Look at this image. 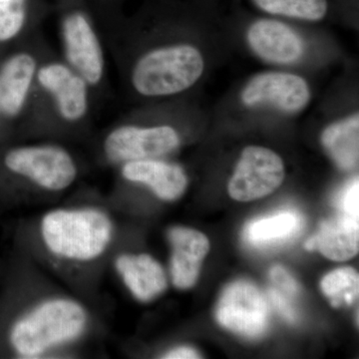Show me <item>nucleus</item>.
<instances>
[{
	"label": "nucleus",
	"mask_w": 359,
	"mask_h": 359,
	"mask_svg": "<svg viewBox=\"0 0 359 359\" xmlns=\"http://www.w3.org/2000/svg\"><path fill=\"white\" fill-rule=\"evenodd\" d=\"M98 102L93 89L51 49L40 63L20 133L60 140L90 128Z\"/></svg>",
	"instance_id": "obj_1"
},
{
	"label": "nucleus",
	"mask_w": 359,
	"mask_h": 359,
	"mask_svg": "<svg viewBox=\"0 0 359 359\" xmlns=\"http://www.w3.org/2000/svg\"><path fill=\"white\" fill-rule=\"evenodd\" d=\"M88 325V311L70 297H50L27 309L0 299V356L42 358L80 339Z\"/></svg>",
	"instance_id": "obj_2"
},
{
	"label": "nucleus",
	"mask_w": 359,
	"mask_h": 359,
	"mask_svg": "<svg viewBox=\"0 0 359 359\" xmlns=\"http://www.w3.org/2000/svg\"><path fill=\"white\" fill-rule=\"evenodd\" d=\"M79 175L77 158L60 142L0 145V203H11L26 189L65 192Z\"/></svg>",
	"instance_id": "obj_3"
},
{
	"label": "nucleus",
	"mask_w": 359,
	"mask_h": 359,
	"mask_svg": "<svg viewBox=\"0 0 359 359\" xmlns=\"http://www.w3.org/2000/svg\"><path fill=\"white\" fill-rule=\"evenodd\" d=\"M113 62L130 91L142 98L178 95L191 88L204 70L202 54L187 43L159 45Z\"/></svg>",
	"instance_id": "obj_4"
},
{
	"label": "nucleus",
	"mask_w": 359,
	"mask_h": 359,
	"mask_svg": "<svg viewBox=\"0 0 359 359\" xmlns=\"http://www.w3.org/2000/svg\"><path fill=\"white\" fill-rule=\"evenodd\" d=\"M114 231L109 215L93 207L52 210L39 224L40 238L49 254L77 264L102 257L113 241Z\"/></svg>",
	"instance_id": "obj_5"
},
{
	"label": "nucleus",
	"mask_w": 359,
	"mask_h": 359,
	"mask_svg": "<svg viewBox=\"0 0 359 359\" xmlns=\"http://www.w3.org/2000/svg\"><path fill=\"white\" fill-rule=\"evenodd\" d=\"M61 58L86 80L97 98L108 91V50L105 37L84 6L70 4L59 16Z\"/></svg>",
	"instance_id": "obj_6"
},
{
	"label": "nucleus",
	"mask_w": 359,
	"mask_h": 359,
	"mask_svg": "<svg viewBox=\"0 0 359 359\" xmlns=\"http://www.w3.org/2000/svg\"><path fill=\"white\" fill-rule=\"evenodd\" d=\"M51 49L39 32L0 59V145L20 131L37 70Z\"/></svg>",
	"instance_id": "obj_7"
},
{
	"label": "nucleus",
	"mask_w": 359,
	"mask_h": 359,
	"mask_svg": "<svg viewBox=\"0 0 359 359\" xmlns=\"http://www.w3.org/2000/svg\"><path fill=\"white\" fill-rule=\"evenodd\" d=\"M181 144L178 130L170 124H142L123 119L104 131L99 154L106 164L117 167L130 161L160 159Z\"/></svg>",
	"instance_id": "obj_8"
},
{
	"label": "nucleus",
	"mask_w": 359,
	"mask_h": 359,
	"mask_svg": "<svg viewBox=\"0 0 359 359\" xmlns=\"http://www.w3.org/2000/svg\"><path fill=\"white\" fill-rule=\"evenodd\" d=\"M269 313V304L263 292L244 280L226 287L216 309V318L222 327L249 339L266 334Z\"/></svg>",
	"instance_id": "obj_9"
},
{
	"label": "nucleus",
	"mask_w": 359,
	"mask_h": 359,
	"mask_svg": "<svg viewBox=\"0 0 359 359\" xmlns=\"http://www.w3.org/2000/svg\"><path fill=\"white\" fill-rule=\"evenodd\" d=\"M285 179L280 156L269 149L250 146L243 151L229 183V194L238 202L262 199L275 192Z\"/></svg>",
	"instance_id": "obj_10"
},
{
	"label": "nucleus",
	"mask_w": 359,
	"mask_h": 359,
	"mask_svg": "<svg viewBox=\"0 0 359 359\" xmlns=\"http://www.w3.org/2000/svg\"><path fill=\"white\" fill-rule=\"evenodd\" d=\"M309 89L304 78L290 73L257 75L245 87L243 102L248 106L269 105L283 112H299L309 103Z\"/></svg>",
	"instance_id": "obj_11"
},
{
	"label": "nucleus",
	"mask_w": 359,
	"mask_h": 359,
	"mask_svg": "<svg viewBox=\"0 0 359 359\" xmlns=\"http://www.w3.org/2000/svg\"><path fill=\"white\" fill-rule=\"evenodd\" d=\"M120 178L150 189L160 200L173 202L186 192L188 178L183 168L162 159L130 161L117 166Z\"/></svg>",
	"instance_id": "obj_12"
},
{
	"label": "nucleus",
	"mask_w": 359,
	"mask_h": 359,
	"mask_svg": "<svg viewBox=\"0 0 359 359\" xmlns=\"http://www.w3.org/2000/svg\"><path fill=\"white\" fill-rule=\"evenodd\" d=\"M167 236L172 248V282L177 289H191L197 283L203 262L209 252V240L204 233L185 226H174Z\"/></svg>",
	"instance_id": "obj_13"
},
{
	"label": "nucleus",
	"mask_w": 359,
	"mask_h": 359,
	"mask_svg": "<svg viewBox=\"0 0 359 359\" xmlns=\"http://www.w3.org/2000/svg\"><path fill=\"white\" fill-rule=\"evenodd\" d=\"M248 40L252 50L269 62H294L304 53L301 37L280 21H257L250 27Z\"/></svg>",
	"instance_id": "obj_14"
},
{
	"label": "nucleus",
	"mask_w": 359,
	"mask_h": 359,
	"mask_svg": "<svg viewBox=\"0 0 359 359\" xmlns=\"http://www.w3.org/2000/svg\"><path fill=\"white\" fill-rule=\"evenodd\" d=\"M114 264L123 283L139 302L153 301L167 290L164 269L147 254H122L116 257Z\"/></svg>",
	"instance_id": "obj_15"
},
{
	"label": "nucleus",
	"mask_w": 359,
	"mask_h": 359,
	"mask_svg": "<svg viewBox=\"0 0 359 359\" xmlns=\"http://www.w3.org/2000/svg\"><path fill=\"white\" fill-rule=\"evenodd\" d=\"M304 248L318 250L327 259L344 262L358 254V219L342 214L320 224L313 237L306 241Z\"/></svg>",
	"instance_id": "obj_16"
},
{
	"label": "nucleus",
	"mask_w": 359,
	"mask_h": 359,
	"mask_svg": "<svg viewBox=\"0 0 359 359\" xmlns=\"http://www.w3.org/2000/svg\"><path fill=\"white\" fill-rule=\"evenodd\" d=\"M304 218L294 210H283L250 222L245 231V241L257 249L276 248L292 242L299 235Z\"/></svg>",
	"instance_id": "obj_17"
},
{
	"label": "nucleus",
	"mask_w": 359,
	"mask_h": 359,
	"mask_svg": "<svg viewBox=\"0 0 359 359\" xmlns=\"http://www.w3.org/2000/svg\"><path fill=\"white\" fill-rule=\"evenodd\" d=\"M32 0H0V47L18 46L40 32Z\"/></svg>",
	"instance_id": "obj_18"
},
{
	"label": "nucleus",
	"mask_w": 359,
	"mask_h": 359,
	"mask_svg": "<svg viewBox=\"0 0 359 359\" xmlns=\"http://www.w3.org/2000/svg\"><path fill=\"white\" fill-rule=\"evenodd\" d=\"M359 116H351L323 131L321 143L335 164L344 171L358 165Z\"/></svg>",
	"instance_id": "obj_19"
},
{
	"label": "nucleus",
	"mask_w": 359,
	"mask_h": 359,
	"mask_svg": "<svg viewBox=\"0 0 359 359\" xmlns=\"http://www.w3.org/2000/svg\"><path fill=\"white\" fill-rule=\"evenodd\" d=\"M320 287L334 308L351 306L358 299V271L349 266L334 269L323 278Z\"/></svg>",
	"instance_id": "obj_20"
},
{
	"label": "nucleus",
	"mask_w": 359,
	"mask_h": 359,
	"mask_svg": "<svg viewBox=\"0 0 359 359\" xmlns=\"http://www.w3.org/2000/svg\"><path fill=\"white\" fill-rule=\"evenodd\" d=\"M266 13L304 20H320L327 11V0H254Z\"/></svg>",
	"instance_id": "obj_21"
},
{
	"label": "nucleus",
	"mask_w": 359,
	"mask_h": 359,
	"mask_svg": "<svg viewBox=\"0 0 359 359\" xmlns=\"http://www.w3.org/2000/svg\"><path fill=\"white\" fill-rule=\"evenodd\" d=\"M269 301L275 306L278 313L290 323H297L299 320L297 309L294 308V297L292 295L285 294L275 287H271L268 292Z\"/></svg>",
	"instance_id": "obj_22"
},
{
	"label": "nucleus",
	"mask_w": 359,
	"mask_h": 359,
	"mask_svg": "<svg viewBox=\"0 0 359 359\" xmlns=\"http://www.w3.org/2000/svg\"><path fill=\"white\" fill-rule=\"evenodd\" d=\"M269 280L273 287H276L285 294L297 297L299 294V285L297 280L290 275L287 269L283 266H276L269 271Z\"/></svg>",
	"instance_id": "obj_23"
},
{
	"label": "nucleus",
	"mask_w": 359,
	"mask_h": 359,
	"mask_svg": "<svg viewBox=\"0 0 359 359\" xmlns=\"http://www.w3.org/2000/svg\"><path fill=\"white\" fill-rule=\"evenodd\" d=\"M359 186L358 180L354 181L348 188L344 191L340 204H341L342 211L346 216L353 217V218L358 219L359 216Z\"/></svg>",
	"instance_id": "obj_24"
},
{
	"label": "nucleus",
	"mask_w": 359,
	"mask_h": 359,
	"mask_svg": "<svg viewBox=\"0 0 359 359\" xmlns=\"http://www.w3.org/2000/svg\"><path fill=\"white\" fill-rule=\"evenodd\" d=\"M162 358L166 359H195L201 358L200 354L192 348L188 346H179L176 348L171 349L167 351L162 356Z\"/></svg>",
	"instance_id": "obj_25"
}]
</instances>
